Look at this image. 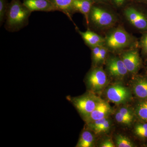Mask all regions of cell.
<instances>
[{
  "label": "cell",
  "instance_id": "7402d4cb",
  "mask_svg": "<svg viewBox=\"0 0 147 147\" xmlns=\"http://www.w3.org/2000/svg\"><path fill=\"white\" fill-rule=\"evenodd\" d=\"M129 2V0H111V5L116 10H121Z\"/></svg>",
  "mask_w": 147,
  "mask_h": 147
},
{
  "label": "cell",
  "instance_id": "9a60e30c",
  "mask_svg": "<svg viewBox=\"0 0 147 147\" xmlns=\"http://www.w3.org/2000/svg\"><path fill=\"white\" fill-rule=\"evenodd\" d=\"M94 3L93 0H74V13H82L86 21L91 9Z\"/></svg>",
  "mask_w": 147,
  "mask_h": 147
},
{
  "label": "cell",
  "instance_id": "277c9868",
  "mask_svg": "<svg viewBox=\"0 0 147 147\" xmlns=\"http://www.w3.org/2000/svg\"><path fill=\"white\" fill-rule=\"evenodd\" d=\"M125 21L141 33L147 32V5L129 2L121 10Z\"/></svg>",
  "mask_w": 147,
  "mask_h": 147
},
{
  "label": "cell",
  "instance_id": "603a6c76",
  "mask_svg": "<svg viewBox=\"0 0 147 147\" xmlns=\"http://www.w3.org/2000/svg\"><path fill=\"white\" fill-rule=\"evenodd\" d=\"M101 46H96L90 49L91 50L92 63L93 67L97 66L98 59Z\"/></svg>",
  "mask_w": 147,
  "mask_h": 147
},
{
  "label": "cell",
  "instance_id": "8fae6325",
  "mask_svg": "<svg viewBox=\"0 0 147 147\" xmlns=\"http://www.w3.org/2000/svg\"><path fill=\"white\" fill-rule=\"evenodd\" d=\"M23 3L32 12L35 11L53 12L56 9L48 0H24Z\"/></svg>",
  "mask_w": 147,
  "mask_h": 147
},
{
  "label": "cell",
  "instance_id": "3957f363",
  "mask_svg": "<svg viewBox=\"0 0 147 147\" xmlns=\"http://www.w3.org/2000/svg\"><path fill=\"white\" fill-rule=\"evenodd\" d=\"M32 13L20 0H11L6 15L5 28L11 32L19 31L28 25Z\"/></svg>",
  "mask_w": 147,
  "mask_h": 147
},
{
  "label": "cell",
  "instance_id": "9c48e42d",
  "mask_svg": "<svg viewBox=\"0 0 147 147\" xmlns=\"http://www.w3.org/2000/svg\"><path fill=\"white\" fill-rule=\"evenodd\" d=\"M105 63L106 70L110 76L116 78H123L129 73L120 56H109Z\"/></svg>",
  "mask_w": 147,
  "mask_h": 147
},
{
  "label": "cell",
  "instance_id": "7a4b0ae2",
  "mask_svg": "<svg viewBox=\"0 0 147 147\" xmlns=\"http://www.w3.org/2000/svg\"><path fill=\"white\" fill-rule=\"evenodd\" d=\"M104 46L110 53H120L123 51L138 47V40L123 27L117 26L105 32Z\"/></svg>",
  "mask_w": 147,
  "mask_h": 147
},
{
  "label": "cell",
  "instance_id": "ac0fdd59",
  "mask_svg": "<svg viewBox=\"0 0 147 147\" xmlns=\"http://www.w3.org/2000/svg\"><path fill=\"white\" fill-rule=\"evenodd\" d=\"M116 144L117 146L119 147H134L132 142L127 137L119 135L116 137Z\"/></svg>",
  "mask_w": 147,
  "mask_h": 147
},
{
  "label": "cell",
  "instance_id": "d6986e66",
  "mask_svg": "<svg viewBox=\"0 0 147 147\" xmlns=\"http://www.w3.org/2000/svg\"><path fill=\"white\" fill-rule=\"evenodd\" d=\"M8 0H0V25L1 26L5 21L9 5Z\"/></svg>",
  "mask_w": 147,
  "mask_h": 147
},
{
  "label": "cell",
  "instance_id": "4fadbf2b",
  "mask_svg": "<svg viewBox=\"0 0 147 147\" xmlns=\"http://www.w3.org/2000/svg\"><path fill=\"white\" fill-rule=\"evenodd\" d=\"M57 11H61L71 20L74 14L73 7L74 0H48Z\"/></svg>",
  "mask_w": 147,
  "mask_h": 147
},
{
  "label": "cell",
  "instance_id": "44dd1931",
  "mask_svg": "<svg viewBox=\"0 0 147 147\" xmlns=\"http://www.w3.org/2000/svg\"><path fill=\"white\" fill-rule=\"evenodd\" d=\"M138 47L141 49L142 54L147 57V32L142 33L138 42Z\"/></svg>",
  "mask_w": 147,
  "mask_h": 147
},
{
  "label": "cell",
  "instance_id": "30bf717a",
  "mask_svg": "<svg viewBox=\"0 0 147 147\" xmlns=\"http://www.w3.org/2000/svg\"><path fill=\"white\" fill-rule=\"evenodd\" d=\"M76 31L82 38L85 44L90 47V49L96 47L104 45L105 44L104 37L101 36L94 31L87 28L85 32L81 31L77 27Z\"/></svg>",
  "mask_w": 147,
  "mask_h": 147
},
{
  "label": "cell",
  "instance_id": "f546056e",
  "mask_svg": "<svg viewBox=\"0 0 147 147\" xmlns=\"http://www.w3.org/2000/svg\"><path fill=\"white\" fill-rule=\"evenodd\" d=\"M129 2L139 3L147 5V0H129Z\"/></svg>",
  "mask_w": 147,
  "mask_h": 147
},
{
  "label": "cell",
  "instance_id": "f1b7e54d",
  "mask_svg": "<svg viewBox=\"0 0 147 147\" xmlns=\"http://www.w3.org/2000/svg\"><path fill=\"white\" fill-rule=\"evenodd\" d=\"M95 3H103L111 5V0H93Z\"/></svg>",
  "mask_w": 147,
  "mask_h": 147
},
{
  "label": "cell",
  "instance_id": "5b68a950",
  "mask_svg": "<svg viewBox=\"0 0 147 147\" xmlns=\"http://www.w3.org/2000/svg\"><path fill=\"white\" fill-rule=\"evenodd\" d=\"M139 47H133L120 53V57L128 73L135 74L142 67V61L139 55Z\"/></svg>",
  "mask_w": 147,
  "mask_h": 147
},
{
  "label": "cell",
  "instance_id": "5bb4252c",
  "mask_svg": "<svg viewBox=\"0 0 147 147\" xmlns=\"http://www.w3.org/2000/svg\"><path fill=\"white\" fill-rule=\"evenodd\" d=\"M133 91L140 100L147 99V76H137L134 82Z\"/></svg>",
  "mask_w": 147,
  "mask_h": 147
},
{
  "label": "cell",
  "instance_id": "484cf974",
  "mask_svg": "<svg viewBox=\"0 0 147 147\" xmlns=\"http://www.w3.org/2000/svg\"><path fill=\"white\" fill-rule=\"evenodd\" d=\"M118 112L122 114L123 115L125 116L126 117L132 120L133 118V114L131 110L129 109L125 108H122L119 110Z\"/></svg>",
  "mask_w": 147,
  "mask_h": 147
},
{
  "label": "cell",
  "instance_id": "83f0119b",
  "mask_svg": "<svg viewBox=\"0 0 147 147\" xmlns=\"http://www.w3.org/2000/svg\"><path fill=\"white\" fill-rule=\"evenodd\" d=\"M100 147H115V145L113 144V142L110 140H106L102 142L100 145Z\"/></svg>",
  "mask_w": 147,
  "mask_h": 147
},
{
  "label": "cell",
  "instance_id": "4316f807",
  "mask_svg": "<svg viewBox=\"0 0 147 147\" xmlns=\"http://www.w3.org/2000/svg\"><path fill=\"white\" fill-rule=\"evenodd\" d=\"M147 130V122L137 125L135 127V132Z\"/></svg>",
  "mask_w": 147,
  "mask_h": 147
},
{
  "label": "cell",
  "instance_id": "4dcf8cb0",
  "mask_svg": "<svg viewBox=\"0 0 147 147\" xmlns=\"http://www.w3.org/2000/svg\"></svg>",
  "mask_w": 147,
  "mask_h": 147
},
{
  "label": "cell",
  "instance_id": "7c38bea8",
  "mask_svg": "<svg viewBox=\"0 0 147 147\" xmlns=\"http://www.w3.org/2000/svg\"><path fill=\"white\" fill-rule=\"evenodd\" d=\"M110 107L108 103L100 100L94 110L84 119L87 123L106 117L110 113Z\"/></svg>",
  "mask_w": 147,
  "mask_h": 147
},
{
  "label": "cell",
  "instance_id": "e0dca14e",
  "mask_svg": "<svg viewBox=\"0 0 147 147\" xmlns=\"http://www.w3.org/2000/svg\"><path fill=\"white\" fill-rule=\"evenodd\" d=\"M94 140L93 135L90 131H83L80 136L76 147H91L93 145Z\"/></svg>",
  "mask_w": 147,
  "mask_h": 147
},
{
  "label": "cell",
  "instance_id": "ba28073f",
  "mask_svg": "<svg viewBox=\"0 0 147 147\" xmlns=\"http://www.w3.org/2000/svg\"><path fill=\"white\" fill-rule=\"evenodd\" d=\"M106 96L110 101L116 104H121L130 99L131 94L128 88L120 84L110 86L106 92Z\"/></svg>",
  "mask_w": 147,
  "mask_h": 147
},
{
  "label": "cell",
  "instance_id": "ffe728a7",
  "mask_svg": "<svg viewBox=\"0 0 147 147\" xmlns=\"http://www.w3.org/2000/svg\"><path fill=\"white\" fill-rule=\"evenodd\" d=\"M110 53V52L108 48L104 45L101 46L98 59L97 66H98V65L106 62L108 57V54Z\"/></svg>",
  "mask_w": 147,
  "mask_h": 147
},
{
  "label": "cell",
  "instance_id": "cb8c5ba5",
  "mask_svg": "<svg viewBox=\"0 0 147 147\" xmlns=\"http://www.w3.org/2000/svg\"><path fill=\"white\" fill-rule=\"evenodd\" d=\"M115 119L118 122L125 125L130 124L132 121V120L130 119L123 115L122 114H121L119 112H118L116 113Z\"/></svg>",
  "mask_w": 147,
  "mask_h": 147
},
{
  "label": "cell",
  "instance_id": "2e32d148",
  "mask_svg": "<svg viewBox=\"0 0 147 147\" xmlns=\"http://www.w3.org/2000/svg\"><path fill=\"white\" fill-rule=\"evenodd\" d=\"M137 117L142 122H147V99L140 100L135 109Z\"/></svg>",
  "mask_w": 147,
  "mask_h": 147
},
{
  "label": "cell",
  "instance_id": "8992f818",
  "mask_svg": "<svg viewBox=\"0 0 147 147\" xmlns=\"http://www.w3.org/2000/svg\"><path fill=\"white\" fill-rule=\"evenodd\" d=\"M86 81L91 90L93 91H98L106 86L108 78L106 72L102 67H93L87 74Z\"/></svg>",
  "mask_w": 147,
  "mask_h": 147
},
{
  "label": "cell",
  "instance_id": "52a82bcc",
  "mask_svg": "<svg viewBox=\"0 0 147 147\" xmlns=\"http://www.w3.org/2000/svg\"><path fill=\"white\" fill-rule=\"evenodd\" d=\"M100 100L94 95L89 94L72 99L74 105L84 119L94 110Z\"/></svg>",
  "mask_w": 147,
  "mask_h": 147
},
{
  "label": "cell",
  "instance_id": "6da1fadb",
  "mask_svg": "<svg viewBox=\"0 0 147 147\" xmlns=\"http://www.w3.org/2000/svg\"><path fill=\"white\" fill-rule=\"evenodd\" d=\"M116 11L111 5L94 3L86 21L88 28L106 32L115 26L119 21Z\"/></svg>",
  "mask_w": 147,
  "mask_h": 147
},
{
  "label": "cell",
  "instance_id": "d4e9b609",
  "mask_svg": "<svg viewBox=\"0 0 147 147\" xmlns=\"http://www.w3.org/2000/svg\"><path fill=\"white\" fill-rule=\"evenodd\" d=\"M110 127V122L108 120V119L105 121L101 125V126L98 129H96L94 131L95 133L96 134H99V133H102V132H105L108 131Z\"/></svg>",
  "mask_w": 147,
  "mask_h": 147
}]
</instances>
